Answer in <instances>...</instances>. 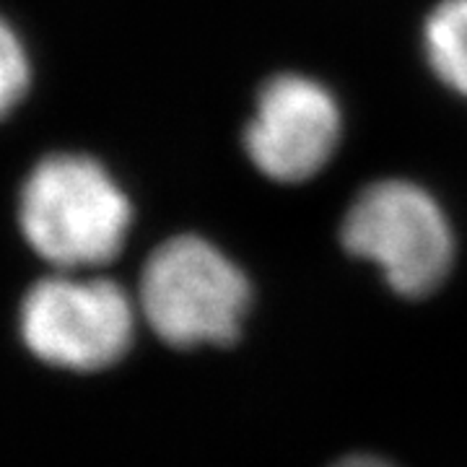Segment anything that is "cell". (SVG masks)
I'll list each match as a JSON object with an SVG mask.
<instances>
[{"label":"cell","mask_w":467,"mask_h":467,"mask_svg":"<svg viewBox=\"0 0 467 467\" xmlns=\"http://www.w3.org/2000/svg\"><path fill=\"white\" fill-rule=\"evenodd\" d=\"M340 109L325 86L284 73L270 78L244 130L252 164L275 182H304L330 161L340 140Z\"/></svg>","instance_id":"5b68a950"},{"label":"cell","mask_w":467,"mask_h":467,"mask_svg":"<svg viewBox=\"0 0 467 467\" xmlns=\"http://www.w3.org/2000/svg\"><path fill=\"white\" fill-rule=\"evenodd\" d=\"M343 247L379 267L405 299L434 294L454 263V236L441 205L413 182L368 184L350 202L340 229Z\"/></svg>","instance_id":"3957f363"},{"label":"cell","mask_w":467,"mask_h":467,"mask_svg":"<svg viewBox=\"0 0 467 467\" xmlns=\"http://www.w3.org/2000/svg\"><path fill=\"white\" fill-rule=\"evenodd\" d=\"M327 467H395L389 460H384L379 454H368V451H353V454H343Z\"/></svg>","instance_id":"ba28073f"},{"label":"cell","mask_w":467,"mask_h":467,"mask_svg":"<svg viewBox=\"0 0 467 467\" xmlns=\"http://www.w3.org/2000/svg\"><path fill=\"white\" fill-rule=\"evenodd\" d=\"M21 335L36 358L70 371H101L133 343L135 306L107 278L55 275L26 294Z\"/></svg>","instance_id":"277c9868"},{"label":"cell","mask_w":467,"mask_h":467,"mask_svg":"<svg viewBox=\"0 0 467 467\" xmlns=\"http://www.w3.org/2000/svg\"><path fill=\"white\" fill-rule=\"evenodd\" d=\"M18 218L39 257L60 270H84L115 260L122 250L130 201L99 161L60 153L29 174Z\"/></svg>","instance_id":"6da1fadb"},{"label":"cell","mask_w":467,"mask_h":467,"mask_svg":"<svg viewBox=\"0 0 467 467\" xmlns=\"http://www.w3.org/2000/svg\"><path fill=\"white\" fill-rule=\"evenodd\" d=\"M423 50L441 84L467 97V0H444L426 18Z\"/></svg>","instance_id":"8992f818"},{"label":"cell","mask_w":467,"mask_h":467,"mask_svg":"<svg viewBox=\"0 0 467 467\" xmlns=\"http://www.w3.org/2000/svg\"><path fill=\"white\" fill-rule=\"evenodd\" d=\"M29 88V57L16 32L0 18V117L8 115Z\"/></svg>","instance_id":"52a82bcc"},{"label":"cell","mask_w":467,"mask_h":467,"mask_svg":"<svg viewBox=\"0 0 467 467\" xmlns=\"http://www.w3.org/2000/svg\"><path fill=\"white\" fill-rule=\"evenodd\" d=\"M138 304L171 348L232 346L250 312L252 285L229 254L201 236H174L149 257Z\"/></svg>","instance_id":"7a4b0ae2"}]
</instances>
